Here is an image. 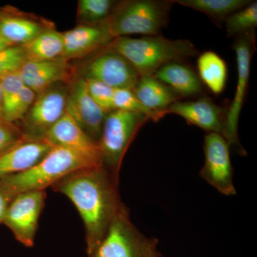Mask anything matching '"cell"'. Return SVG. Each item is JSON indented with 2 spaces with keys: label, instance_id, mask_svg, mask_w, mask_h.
I'll use <instances>...</instances> for the list:
<instances>
[{
  "label": "cell",
  "instance_id": "cell-1",
  "mask_svg": "<svg viewBox=\"0 0 257 257\" xmlns=\"http://www.w3.org/2000/svg\"><path fill=\"white\" fill-rule=\"evenodd\" d=\"M117 186L109 171L99 166L75 171L52 187L78 211L85 229L87 256L100 243L123 204Z\"/></svg>",
  "mask_w": 257,
  "mask_h": 257
},
{
  "label": "cell",
  "instance_id": "cell-2",
  "mask_svg": "<svg viewBox=\"0 0 257 257\" xmlns=\"http://www.w3.org/2000/svg\"><path fill=\"white\" fill-rule=\"evenodd\" d=\"M128 61L140 76H153L162 66L197 55L192 42L170 40L160 35L120 37L108 45Z\"/></svg>",
  "mask_w": 257,
  "mask_h": 257
},
{
  "label": "cell",
  "instance_id": "cell-3",
  "mask_svg": "<svg viewBox=\"0 0 257 257\" xmlns=\"http://www.w3.org/2000/svg\"><path fill=\"white\" fill-rule=\"evenodd\" d=\"M99 167L69 149L53 146L46 156L23 173L0 180V185L17 195L28 191L46 190L75 171Z\"/></svg>",
  "mask_w": 257,
  "mask_h": 257
},
{
  "label": "cell",
  "instance_id": "cell-4",
  "mask_svg": "<svg viewBox=\"0 0 257 257\" xmlns=\"http://www.w3.org/2000/svg\"><path fill=\"white\" fill-rule=\"evenodd\" d=\"M173 1L127 0L116 3L106 20L114 39L140 35H159L169 22Z\"/></svg>",
  "mask_w": 257,
  "mask_h": 257
},
{
  "label": "cell",
  "instance_id": "cell-5",
  "mask_svg": "<svg viewBox=\"0 0 257 257\" xmlns=\"http://www.w3.org/2000/svg\"><path fill=\"white\" fill-rule=\"evenodd\" d=\"M158 244L156 237L140 232L123 204L100 243L87 257H163Z\"/></svg>",
  "mask_w": 257,
  "mask_h": 257
},
{
  "label": "cell",
  "instance_id": "cell-6",
  "mask_svg": "<svg viewBox=\"0 0 257 257\" xmlns=\"http://www.w3.org/2000/svg\"><path fill=\"white\" fill-rule=\"evenodd\" d=\"M148 120L145 115L130 111L114 110L106 115L99 145L103 166L116 181L128 146Z\"/></svg>",
  "mask_w": 257,
  "mask_h": 257
},
{
  "label": "cell",
  "instance_id": "cell-7",
  "mask_svg": "<svg viewBox=\"0 0 257 257\" xmlns=\"http://www.w3.org/2000/svg\"><path fill=\"white\" fill-rule=\"evenodd\" d=\"M251 32L243 33L234 43V50L237 65V84L234 99L224 117L223 133V137L229 144V147H234L241 155H246V151L240 144L238 136V124L247 90L251 57L254 49V36Z\"/></svg>",
  "mask_w": 257,
  "mask_h": 257
},
{
  "label": "cell",
  "instance_id": "cell-8",
  "mask_svg": "<svg viewBox=\"0 0 257 257\" xmlns=\"http://www.w3.org/2000/svg\"><path fill=\"white\" fill-rule=\"evenodd\" d=\"M69 90L52 86L37 94L31 108L21 120L20 127L27 140H45L47 133L64 116Z\"/></svg>",
  "mask_w": 257,
  "mask_h": 257
},
{
  "label": "cell",
  "instance_id": "cell-9",
  "mask_svg": "<svg viewBox=\"0 0 257 257\" xmlns=\"http://www.w3.org/2000/svg\"><path fill=\"white\" fill-rule=\"evenodd\" d=\"M46 197V190L28 191L17 194L10 203L3 224L26 247L35 245L39 219Z\"/></svg>",
  "mask_w": 257,
  "mask_h": 257
},
{
  "label": "cell",
  "instance_id": "cell-10",
  "mask_svg": "<svg viewBox=\"0 0 257 257\" xmlns=\"http://www.w3.org/2000/svg\"><path fill=\"white\" fill-rule=\"evenodd\" d=\"M204 165L200 177L226 196L236 195L229 145L222 135L209 133L204 137Z\"/></svg>",
  "mask_w": 257,
  "mask_h": 257
},
{
  "label": "cell",
  "instance_id": "cell-11",
  "mask_svg": "<svg viewBox=\"0 0 257 257\" xmlns=\"http://www.w3.org/2000/svg\"><path fill=\"white\" fill-rule=\"evenodd\" d=\"M84 78L94 79L114 89L133 90L140 75L122 55L106 47L83 68Z\"/></svg>",
  "mask_w": 257,
  "mask_h": 257
},
{
  "label": "cell",
  "instance_id": "cell-12",
  "mask_svg": "<svg viewBox=\"0 0 257 257\" xmlns=\"http://www.w3.org/2000/svg\"><path fill=\"white\" fill-rule=\"evenodd\" d=\"M45 139L52 146L69 149L94 165L103 166L99 143L90 138L68 113L66 112L50 128Z\"/></svg>",
  "mask_w": 257,
  "mask_h": 257
},
{
  "label": "cell",
  "instance_id": "cell-13",
  "mask_svg": "<svg viewBox=\"0 0 257 257\" xmlns=\"http://www.w3.org/2000/svg\"><path fill=\"white\" fill-rule=\"evenodd\" d=\"M66 112L99 143L106 114L91 97L83 77L76 79L69 90Z\"/></svg>",
  "mask_w": 257,
  "mask_h": 257
},
{
  "label": "cell",
  "instance_id": "cell-14",
  "mask_svg": "<svg viewBox=\"0 0 257 257\" xmlns=\"http://www.w3.org/2000/svg\"><path fill=\"white\" fill-rule=\"evenodd\" d=\"M66 60L82 58L92 52L106 48L114 40L106 21L98 25H80L62 33Z\"/></svg>",
  "mask_w": 257,
  "mask_h": 257
},
{
  "label": "cell",
  "instance_id": "cell-15",
  "mask_svg": "<svg viewBox=\"0 0 257 257\" xmlns=\"http://www.w3.org/2000/svg\"><path fill=\"white\" fill-rule=\"evenodd\" d=\"M46 140L25 139L0 155V180L32 168L52 150Z\"/></svg>",
  "mask_w": 257,
  "mask_h": 257
},
{
  "label": "cell",
  "instance_id": "cell-16",
  "mask_svg": "<svg viewBox=\"0 0 257 257\" xmlns=\"http://www.w3.org/2000/svg\"><path fill=\"white\" fill-rule=\"evenodd\" d=\"M72 67L64 59L52 61H27L19 71L26 87L40 94L59 83L69 80Z\"/></svg>",
  "mask_w": 257,
  "mask_h": 257
},
{
  "label": "cell",
  "instance_id": "cell-17",
  "mask_svg": "<svg viewBox=\"0 0 257 257\" xmlns=\"http://www.w3.org/2000/svg\"><path fill=\"white\" fill-rule=\"evenodd\" d=\"M179 115L188 124L195 125L209 133H224V117L222 110L209 98L195 101H176L167 109V114Z\"/></svg>",
  "mask_w": 257,
  "mask_h": 257
},
{
  "label": "cell",
  "instance_id": "cell-18",
  "mask_svg": "<svg viewBox=\"0 0 257 257\" xmlns=\"http://www.w3.org/2000/svg\"><path fill=\"white\" fill-rule=\"evenodd\" d=\"M133 91L147 109L165 115L167 109L180 97L153 76H140Z\"/></svg>",
  "mask_w": 257,
  "mask_h": 257
},
{
  "label": "cell",
  "instance_id": "cell-19",
  "mask_svg": "<svg viewBox=\"0 0 257 257\" xmlns=\"http://www.w3.org/2000/svg\"><path fill=\"white\" fill-rule=\"evenodd\" d=\"M153 77L179 96H196L202 92V83L197 74L190 67L181 62L162 66Z\"/></svg>",
  "mask_w": 257,
  "mask_h": 257
},
{
  "label": "cell",
  "instance_id": "cell-20",
  "mask_svg": "<svg viewBox=\"0 0 257 257\" xmlns=\"http://www.w3.org/2000/svg\"><path fill=\"white\" fill-rule=\"evenodd\" d=\"M51 27L23 16L0 17V35L13 45L23 46Z\"/></svg>",
  "mask_w": 257,
  "mask_h": 257
},
{
  "label": "cell",
  "instance_id": "cell-21",
  "mask_svg": "<svg viewBox=\"0 0 257 257\" xmlns=\"http://www.w3.org/2000/svg\"><path fill=\"white\" fill-rule=\"evenodd\" d=\"M28 61H52L63 57V35L53 28L47 29L22 46Z\"/></svg>",
  "mask_w": 257,
  "mask_h": 257
},
{
  "label": "cell",
  "instance_id": "cell-22",
  "mask_svg": "<svg viewBox=\"0 0 257 257\" xmlns=\"http://www.w3.org/2000/svg\"><path fill=\"white\" fill-rule=\"evenodd\" d=\"M197 69L200 79L211 92L219 94L224 91L227 79V67L217 54L207 51L199 55Z\"/></svg>",
  "mask_w": 257,
  "mask_h": 257
},
{
  "label": "cell",
  "instance_id": "cell-23",
  "mask_svg": "<svg viewBox=\"0 0 257 257\" xmlns=\"http://www.w3.org/2000/svg\"><path fill=\"white\" fill-rule=\"evenodd\" d=\"M174 3L192 8L215 20H226L251 3L249 0H175Z\"/></svg>",
  "mask_w": 257,
  "mask_h": 257
},
{
  "label": "cell",
  "instance_id": "cell-24",
  "mask_svg": "<svg viewBox=\"0 0 257 257\" xmlns=\"http://www.w3.org/2000/svg\"><path fill=\"white\" fill-rule=\"evenodd\" d=\"M116 3L111 0H79L77 19L81 25L105 23Z\"/></svg>",
  "mask_w": 257,
  "mask_h": 257
},
{
  "label": "cell",
  "instance_id": "cell-25",
  "mask_svg": "<svg viewBox=\"0 0 257 257\" xmlns=\"http://www.w3.org/2000/svg\"><path fill=\"white\" fill-rule=\"evenodd\" d=\"M225 28L229 36L252 31L257 26V3L251 2L226 19Z\"/></svg>",
  "mask_w": 257,
  "mask_h": 257
},
{
  "label": "cell",
  "instance_id": "cell-26",
  "mask_svg": "<svg viewBox=\"0 0 257 257\" xmlns=\"http://www.w3.org/2000/svg\"><path fill=\"white\" fill-rule=\"evenodd\" d=\"M114 110L130 111L145 115L150 120L158 121L165 114L147 109L135 96L133 90L127 89H114L113 95Z\"/></svg>",
  "mask_w": 257,
  "mask_h": 257
},
{
  "label": "cell",
  "instance_id": "cell-27",
  "mask_svg": "<svg viewBox=\"0 0 257 257\" xmlns=\"http://www.w3.org/2000/svg\"><path fill=\"white\" fill-rule=\"evenodd\" d=\"M2 94V118L10 112L17 101L20 93L25 87L18 72L7 74L0 77Z\"/></svg>",
  "mask_w": 257,
  "mask_h": 257
},
{
  "label": "cell",
  "instance_id": "cell-28",
  "mask_svg": "<svg viewBox=\"0 0 257 257\" xmlns=\"http://www.w3.org/2000/svg\"><path fill=\"white\" fill-rule=\"evenodd\" d=\"M88 92L94 102L101 108L106 114L114 111L113 95L114 89L104 83L94 79L84 78Z\"/></svg>",
  "mask_w": 257,
  "mask_h": 257
},
{
  "label": "cell",
  "instance_id": "cell-29",
  "mask_svg": "<svg viewBox=\"0 0 257 257\" xmlns=\"http://www.w3.org/2000/svg\"><path fill=\"white\" fill-rule=\"evenodd\" d=\"M27 61L26 54L22 46L13 45L0 50V77L18 72Z\"/></svg>",
  "mask_w": 257,
  "mask_h": 257
},
{
  "label": "cell",
  "instance_id": "cell-30",
  "mask_svg": "<svg viewBox=\"0 0 257 257\" xmlns=\"http://www.w3.org/2000/svg\"><path fill=\"white\" fill-rule=\"evenodd\" d=\"M36 93L25 86L20 93L18 99L15 101L11 110L3 119L12 123L21 121L28 114L34 101L36 99Z\"/></svg>",
  "mask_w": 257,
  "mask_h": 257
},
{
  "label": "cell",
  "instance_id": "cell-31",
  "mask_svg": "<svg viewBox=\"0 0 257 257\" xmlns=\"http://www.w3.org/2000/svg\"><path fill=\"white\" fill-rule=\"evenodd\" d=\"M25 139L18 124L0 118V155Z\"/></svg>",
  "mask_w": 257,
  "mask_h": 257
},
{
  "label": "cell",
  "instance_id": "cell-32",
  "mask_svg": "<svg viewBox=\"0 0 257 257\" xmlns=\"http://www.w3.org/2000/svg\"><path fill=\"white\" fill-rule=\"evenodd\" d=\"M15 197L9 189L0 185V224H3L10 203Z\"/></svg>",
  "mask_w": 257,
  "mask_h": 257
},
{
  "label": "cell",
  "instance_id": "cell-33",
  "mask_svg": "<svg viewBox=\"0 0 257 257\" xmlns=\"http://www.w3.org/2000/svg\"><path fill=\"white\" fill-rule=\"evenodd\" d=\"M10 46H13L12 44H10L9 42L7 41L5 38H3V36L0 35V50H4L5 48H8Z\"/></svg>",
  "mask_w": 257,
  "mask_h": 257
},
{
  "label": "cell",
  "instance_id": "cell-34",
  "mask_svg": "<svg viewBox=\"0 0 257 257\" xmlns=\"http://www.w3.org/2000/svg\"><path fill=\"white\" fill-rule=\"evenodd\" d=\"M2 110H3V107H2L1 87H0V118H2Z\"/></svg>",
  "mask_w": 257,
  "mask_h": 257
}]
</instances>
